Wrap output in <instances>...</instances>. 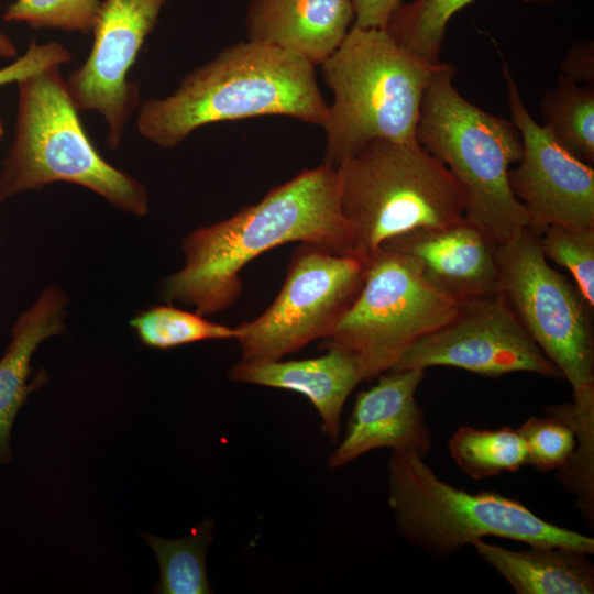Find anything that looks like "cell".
Listing matches in <instances>:
<instances>
[{"instance_id":"obj_27","label":"cell","mask_w":594,"mask_h":594,"mask_svg":"<svg viewBox=\"0 0 594 594\" xmlns=\"http://www.w3.org/2000/svg\"><path fill=\"white\" fill-rule=\"evenodd\" d=\"M517 431L527 446V464L540 472L562 469L576 448V437L571 427L551 416L531 417Z\"/></svg>"},{"instance_id":"obj_31","label":"cell","mask_w":594,"mask_h":594,"mask_svg":"<svg viewBox=\"0 0 594 594\" xmlns=\"http://www.w3.org/2000/svg\"><path fill=\"white\" fill-rule=\"evenodd\" d=\"M18 56V47L14 42L7 34L0 31V57L14 59Z\"/></svg>"},{"instance_id":"obj_5","label":"cell","mask_w":594,"mask_h":594,"mask_svg":"<svg viewBox=\"0 0 594 594\" xmlns=\"http://www.w3.org/2000/svg\"><path fill=\"white\" fill-rule=\"evenodd\" d=\"M454 75L455 68L447 63L432 72L421 101L417 141L461 184L464 217L499 245L535 228L508 180L509 166L522 154L521 138L512 120L466 100L453 86Z\"/></svg>"},{"instance_id":"obj_32","label":"cell","mask_w":594,"mask_h":594,"mask_svg":"<svg viewBox=\"0 0 594 594\" xmlns=\"http://www.w3.org/2000/svg\"><path fill=\"white\" fill-rule=\"evenodd\" d=\"M527 3H535V4H542V6H551L559 1H565V0H522Z\"/></svg>"},{"instance_id":"obj_26","label":"cell","mask_w":594,"mask_h":594,"mask_svg":"<svg viewBox=\"0 0 594 594\" xmlns=\"http://www.w3.org/2000/svg\"><path fill=\"white\" fill-rule=\"evenodd\" d=\"M100 4V0H14L2 18L7 22L25 23L35 30L89 34Z\"/></svg>"},{"instance_id":"obj_20","label":"cell","mask_w":594,"mask_h":594,"mask_svg":"<svg viewBox=\"0 0 594 594\" xmlns=\"http://www.w3.org/2000/svg\"><path fill=\"white\" fill-rule=\"evenodd\" d=\"M542 127L564 150L581 161L594 163V87L562 75L541 100Z\"/></svg>"},{"instance_id":"obj_13","label":"cell","mask_w":594,"mask_h":594,"mask_svg":"<svg viewBox=\"0 0 594 594\" xmlns=\"http://www.w3.org/2000/svg\"><path fill=\"white\" fill-rule=\"evenodd\" d=\"M512 122L522 143L518 166L509 169L510 189L534 222L594 228V169L560 146L527 110L518 86L503 59Z\"/></svg>"},{"instance_id":"obj_1","label":"cell","mask_w":594,"mask_h":594,"mask_svg":"<svg viewBox=\"0 0 594 594\" xmlns=\"http://www.w3.org/2000/svg\"><path fill=\"white\" fill-rule=\"evenodd\" d=\"M289 242L315 243L352 255L333 166L323 162L304 169L258 202L190 231L182 241L183 267L162 279L158 294L166 304L193 306L202 316L223 311L240 296L241 270Z\"/></svg>"},{"instance_id":"obj_24","label":"cell","mask_w":594,"mask_h":594,"mask_svg":"<svg viewBox=\"0 0 594 594\" xmlns=\"http://www.w3.org/2000/svg\"><path fill=\"white\" fill-rule=\"evenodd\" d=\"M129 324L144 345L161 350L207 340L237 339L238 336L235 328L170 304L144 309L131 318Z\"/></svg>"},{"instance_id":"obj_23","label":"cell","mask_w":594,"mask_h":594,"mask_svg":"<svg viewBox=\"0 0 594 594\" xmlns=\"http://www.w3.org/2000/svg\"><path fill=\"white\" fill-rule=\"evenodd\" d=\"M474 0H414L395 9L385 31L415 57L437 65L451 18Z\"/></svg>"},{"instance_id":"obj_17","label":"cell","mask_w":594,"mask_h":594,"mask_svg":"<svg viewBox=\"0 0 594 594\" xmlns=\"http://www.w3.org/2000/svg\"><path fill=\"white\" fill-rule=\"evenodd\" d=\"M354 22L351 0H250L246 38L288 51L320 66Z\"/></svg>"},{"instance_id":"obj_29","label":"cell","mask_w":594,"mask_h":594,"mask_svg":"<svg viewBox=\"0 0 594 594\" xmlns=\"http://www.w3.org/2000/svg\"><path fill=\"white\" fill-rule=\"evenodd\" d=\"M561 75L580 84H594V43L584 41L570 48L561 64Z\"/></svg>"},{"instance_id":"obj_14","label":"cell","mask_w":594,"mask_h":594,"mask_svg":"<svg viewBox=\"0 0 594 594\" xmlns=\"http://www.w3.org/2000/svg\"><path fill=\"white\" fill-rule=\"evenodd\" d=\"M424 375L421 369L389 371L360 393L345 436L329 458L330 468H343L381 448L410 449L425 459L433 439L415 397Z\"/></svg>"},{"instance_id":"obj_10","label":"cell","mask_w":594,"mask_h":594,"mask_svg":"<svg viewBox=\"0 0 594 594\" xmlns=\"http://www.w3.org/2000/svg\"><path fill=\"white\" fill-rule=\"evenodd\" d=\"M366 263L302 242L294 251L285 282L268 308L235 327L241 361L268 362L328 338L364 283Z\"/></svg>"},{"instance_id":"obj_30","label":"cell","mask_w":594,"mask_h":594,"mask_svg":"<svg viewBox=\"0 0 594 594\" xmlns=\"http://www.w3.org/2000/svg\"><path fill=\"white\" fill-rule=\"evenodd\" d=\"M351 2L354 10V26L385 30L402 0H351Z\"/></svg>"},{"instance_id":"obj_33","label":"cell","mask_w":594,"mask_h":594,"mask_svg":"<svg viewBox=\"0 0 594 594\" xmlns=\"http://www.w3.org/2000/svg\"><path fill=\"white\" fill-rule=\"evenodd\" d=\"M3 134H4V124H3L2 119L0 118V141H1V139L3 136Z\"/></svg>"},{"instance_id":"obj_8","label":"cell","mask_w":594,"mask_h":594,"mask_svg":"<svg viewBox=\"0 0 594 594\" xmlns=\"http://www.w3.org/2000/svg\"><path fill=\"white\" fill-rule=\"evenodd\" d=\"M498 293L546 356L568 380L573 427L594 431L593 308L575 284L556 271L531 229L497 245Z\"/></svg>"},{"instance_id":"obj_6","label":"cell","mask_w":594,"mask_h":594,"mask_svg":"<svg viewBox=\"0 0 594 594\" xmlns=\"http://www.w3.org/2000/svg\"><path fill=\"white\" fill-rule=\"evenodd\" d=\"M439 64L415 57L383 29L352 25L320 65L333 94L322 127L327 135L323 162L336 168L378 139L416 142L422 97Z\"/></svg>"},{"instance_id":"obj_11","label":"cell","mask_w":594,"mask_h":594,"mask_svg":"<svg viewBox=\"0 0 594 594\" xmlns=\"http://www.w3.org/2000/svg\"><path fill=\"white\" fill-rule=\"evenodd\" d=\"M433 366L488 377L514 372L562 377L499 293L460 304L452 320L411 345L392 371Z\"/></svg>"},{"instance_id":"obj_4","label":"cell","mask_w":594,"mask_h":594,"mask_svg":"<svg viewBox=\"0 0 594 594\" xmlns=\"http://www.w3.org/2000/svg\"><path fill=\"white\" fill-rule=\"evenodd\" d=\"M352 255L367 263L388 240L465 216L464 190L418 141L374 140L336 167Z\"/></svg>"},{"instance_id":"obj_2","label":"cell","mask_w":594,"mask_h":594,"mask_svg":"<svg viewBox=\"0 0 594 594\" xmlns=\"http://www.w3.org/2000/svg\"><path fill=\"white\" fill-rule=\"evenodd\" d=\"M315 67L274 45L240 41L194 68L170 95L142 102L138 132L172 148L197 129L224 121L284 116L323 127L329 105Z\"/></svg>"},{"instance_id":"obj_28","label":"cell","mask_w":594,"mask_h":594,"mask_svg":"<svg viewBox=\"0 0 594 594\" xmlns=\"http://www.w3.org/2000/svg\"><path fill=\"white\" fill-rule=\"evenodd\" d=\"M72 59L70 52L62 43L55 41L37 43L33 40L22 55L0 68V88L16 84L19 80L37 72L51 67H61Z\"/></svg>"},{"instance_id":"obj_25","label":"cell","mask_w":594,"mask_h":594,"mask_svg":"<svg viewBox=\"0 0 594 594\" xmlns=\"http://www.w3.org/2000/svg\"><path fill=\"white\" fill-rule=\"evenodd\" d=\"M538 238L543 255L566 268L585 301L594 309V228L547 226Z\"/></svg>"},{"instance_id":"obj_22","label":"cell","mask_w":594,"mask_h":594,"mask_svg":"<svg viewBox=\"0 0 594 594\" xmlns=\"http://www.w3.org/2000/svg\"><path fill=\"white\" fill-rule=\"evenodd\" d=\"M448 449L455 464L471 479L483 480L516 472L528 462L527 446L517 430L460 427Z\"/></svg>"},{"instance_id":"obj_21","label":"cell","mask_w":594,"mask_h":594,"mask_svg":"<svg viewBox=\"0 0 594 594\" xmlns=\"http://www.w3.org/2000/svg\"><path fill=\"white\" fill-rule=\"evenodd\" d=\"M215 524L205 519L190 535L174 540L148 534L144 540L153 550L161 570L154 593L208 594L212 593L206 571V556L213 539Z\"/></svg>"},{"instance_id":"obj_18","label":"cell","mask_w":594,"mask_h":594,"mask_svg":"<svg viewBox=\"0 0 594 594\" xmlns=\"http://www.w3.org/2000/svg\"><path fill=\"white\" fill-rule=\"evenodd\" d=\"M312 359L292 361H240L229 372L239 383L294 391L306 396L321 418V429L338 440L344 404L363 381L356 358L341 349L329 348Z\"/></svg>"},{"instance_id":"obj_3","label":"cell","mask_w":594,"mask_h":594,"mask_svg":"<svg viewBox=\"0 0 594 594\" xmlns=\"http://www.w3.org/2000/svg\"><path fill=\"white\" fill-rule=\"evenodd\" d=\"M14 134L0 170V205L54 183L81 186L117 210L150 212L145 185L98 152L82 125L61 67L16 82Z\"/></svg>"},{"instance_id":"obj_19","label":"cell","mask_w":594,"mask_h":594,"mask_svg":"<svg viewBox=\"0 0 594 594\" xmlns=\"http://www.w3.org/2000/svg\"><path fill=\"white\" fill-rule=\"evenodd\" d=\"M471 546L517 594L594 593V566L582 551L549 546L510 550L484 540Z\"/></svg>"},{"instance_id":"obj_15","label":"cell","mask_w":594,"mask_h":594,"mask_svg":"<svg viewBox=\"0 0 594 594\" xmlns=\"http://www.w3.org/2000/svg\"><path fill=\"white\" fill-rule=\"evenodd\" d=\"M497 243L465 217L451 224L410 231L381 249L413 257L438 288L459 304L498 293Z\"/></svg>"},{"instance_id":"obj_9","label":"cell","mask_w":594,"mask_h":594,"mask_svg":"<svg viewBox=\"0 0 594 594\" xmlns=\"http://www.w3.org/2000/svg\"><path fill=\"white\" fill-rule=\"evenodd\" d=\"M459 308L413 257L381 249L366 263L360 294L322 346L353 354L363 381L372 380L392 371L411 345L452 320Z\"/></svg>"},{"instance_id":"obj_34","label":"cell","mask_w":594,"mask_h":594,"mask_svg":"<svg viewBox=\"0 0 594 594\" xmlns=\"http://www.w3.org/2000/svg\"><path fill=\"white\" fill-rule=\"evenodd\" d=\"M0 240H1V232H0Z\"/></svg>"},{"instance_id":"obj_16","label":"cell","mask_w":594,"mask_h":594,"mask_svg":"<svg viewBox=\"0 0 594 594\" xmlns=\"http://www.w3.org/2000/svg\"><path fill=\"white\" fill-rule=\"evenodd\" d=\"M69 297L58 285L46 286L14 321L10 342L0 359V465L12 461L11 431L28 398L48 380L45 371L32 376V359L47 339L66 330Z\"/></svg>"},{"instance_id":"obj_12","label":"cell","mask_w":594,"mask_h":594,"mask_svg":"<svg viewBox=\"0 0 594 594\" xmlns=\"http://www.w3.org/2000/svg\"><path fill=\"white\" fill-rule=\"evenodd\" d=\"M167 1H101L90 52L65 78L77 110L103 118L112 150L121 145L125 128L142 103L140 86L129 75Z\"/></svg>"},{"instance_id":"obj_7","label":"cell","mask_w":594,"mask_h":594,"mask_svg":"<svg viewBox=\"0 0 594 594\" xmlns=\"http://www.w3.org/2000/svg\"><path fill=\"white\" fill-rule=\"evenodd\" d=\"M387 470L388 505L398 534L431 556H451L485 537L594 553L593 538L553 525L496 492L457 488L414 450H393Z\"/></svg>"}]
</instances>
